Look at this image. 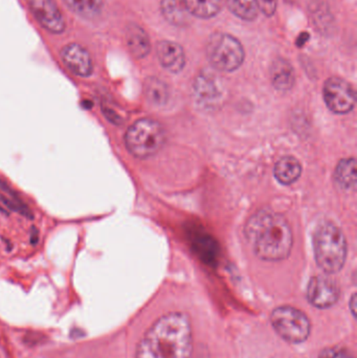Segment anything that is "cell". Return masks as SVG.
I'll use <instances>...</instances> for the list:
<instances>
[{"label":"cell","mask_w":357,"mask_h":358,"mask_svg":"<svg viewBox=\"0 0 357 358\" xmlns=\"http://www.w3.org/2000/svg\"><path fill=\"white\" fill-rule=\"evenodd\" d=\"M136 358H193L192 325L184 313L159 317L143 336Z\"/></svg>","instance_id":"cell-1"},{"label":"cell","mask_w":357,"mask_h":358,"mask_svg":"<svg viewBox=\"0 0 357 358\" xmlns=\"http://www.w3.org/2000/svg\"><path fill=\"white\" fill-rule=\"evenodd\" d=\"M245 234L254 252L262 260L277 262L291 254L293 231L286 219L278 213L258 212L247 222Z\"/></svg>","instance_id":"cell-2"},{"label":"cell","mask_w":357,"mask_h":358,"mask_svg":"<svg viewBox=\"0 0 357 358\" xmlns=\"http://www.w3.org/2000/svg\"><path fill=\"white\" fill-rule=\"evenodd\" d=\"M314 250L316 264L323 271L339 273L347 258V242L342 229L330 222L321 224L314 233Z\"/></svg>","instance_id":"cell-3"},{"label":"cell","mask_w":357,"mask_h":358,"mask_svg":"<svg viewBox=\"0 0 357 358\" xmlns=\"http://www.w3.org/2000/svg\"><path fill=\"white\" fill-rule=\"evenodd\" d=\"M165 142V132L159 122L140 119L125 134V145L132 157L145 159L156 155Z\"/></svg>","instance_id":"cell-4"},{"label":"cell","mask_w":357,"mask_h":358,"mask_svg":"<svg viewBox=\"0 0 357 358\" xmlns=\"http://www.w3.org/2000/svg\"><path fill=\"white\" fill-rule=\"evenodd\" d=\"M207 58L214 69L232 73L242 65L245 58L242 44L228 34H214L207 46Z\"/></svg>","instance_id":"cell-5"},{"label":"cell","mask_w":357,"mask_h":358,"mask_svg":"<svg viewBox=\"0 0 357 358\" xmlns=\"http://www.w3.org/2000/svg\"><path fill=\"white\" fill-rule=\"evenodd\" d=\"M272 328L280 338L291 344H301L309 338L312 323L309 317L293 306H280L270 315Z\"/></svg>","instance_id":"cell-6"},{"label":"cell","mask_w":357,"mask_h":358,"mask_svg":"<svg viewBox=\"0 0 357 358\" xmlns=\"http://www.w3.org/2000/svg\"><path fill=\"white\" fill-rule=\"evenodd\" d=\"M323 96L327 107L337 115H346L356 107V92L341 78H330L325 82Z\"/></svg>","instance_id":"cell-7"},{"label":"cell","mask_w":357,"mask_h":358,"mask_svg":"<svg viewBox=\"0 0 357 358\" xmlns=\"http://www.w3.org/2000/svg\"><path fill=\"white\" fill-rule=\"evenodd\" d=\"M306 296L308 302L316 308H330L339 300V286L330 278L316 275L308 283Z\"/></svg>","instance_id":"cell-8"},{"label":"cell","mask_w":357,"mask_h":358,"mask_svg":"<svg viewBox=\"0 0 357 358\" xmlns=\"http://www.w3.org/2000/svg\"><path fill=\"white\" fill-rule=\"evenodd\" d=\"M36 20L52 34H62L66 29L64 17L54 0H27Z\"/></svg>","instance_id":"cell-9"},{"label":"cell","mask_w":357,"mask_h":358,"mask_svg":"<svg viewBox=\"0 0 357 358\" xmlns=\"http://www.w3.org/2000/svg\"><path fill=\"white\" fill-rule=\"evenodd\" d=\"M60 57L66 69L78 77L88 78L94 73L92 56L81 44H66L61 50Z\"/></svg>","instance_id":"cell-10"},{"label":"cell","mask_w":357,"mask_h":358,"mask_svg":"<svg viewBox=\"0 0 357 358\" xmlns=\"http://www.w3.org/2000/svg\"><path fill=\"white\" fill-rule=\"evenodd\" d=\"M156 55L161 66L170 73H180L186 65L184 48L176 42L161 40L157 43Z\"/></svg>","instance_id":"cell-11"},{"label":"cell","mask_w":357,"mask_h":358,"mask_svg":"<svg viewBox=\"0 0 357 358\" xmlns=\"http://www.w3.org/2000/svg\"><path fill=\"white\" fill-rule=\"evenodd\" d=\"M270 80L277 90L289 92L296 83V73L293 65L286 59H275L270 65Z\"/></svg>","instance_id":"cell-12"},{"label":"cell","mask_w":357,"mask_h":358,"mask_svg":"<svg viewBox=\"0 0 357 358\" xmlns=\"http://www.w3.org/2000/svg\"><path fill=\"white\" fill-rule=\"evenodd\" d=\"M126 43L132 56L136 59H143L150 52L151 42L148 34L140 25H128L126 29Z\"/></svg>","instance_id":"cell-13"},{"label":"cell","mask_w":357,"mask_h":358,"mask_svg":"<svg viewBox=\"0 0 357 358\" xmlns=\"http://www.w3.org/2000/svg\"><path fill=\"white\" fill-rule=\"evenodd\" d=\"M161 10L163 18L175 27H187L190 24L192 15L189 12L184 0H161Z\"/></svg>","instance_id":"cell-14"},{"label":"cell","mask_w":357,"mask_h":358,"mask_svg":"<svg viewBox=\"0 0 357 358\" xmlns=\"http://www.w3.org/2000/svg\"><path fill=\"white\" fill-rule=\"evenodd\" d=\"M274 173L275 178L282 185H293L301 176L302 166L295 157H284L275 166Z\"/></svg>","instance_id":"cell-15"},{"label":"cell","mask_w":357,"mask_h":358,"mask_svg":"<svg viewBox=\"0 0 357 358\" xmlns=\"http://www.w3.org/2000/svg\"><path fill=\"white\" fill-rule=\"evenodd\" d=\"M63 2L71 12L85 19L100 16L104 8L103 0H63Z\"/></svg>","instance_id":"cell-16"},{"label":"cell","mask_w":357,"mask_h":358,"mask_svg":"<svg viewBox=\"0 0 357 358\" xmlns=\"http://www.w3.org/2000/svg\"><path fill=\"white\" fill-rule=\"evenodd\" d=\"M184 2L190 14L201 19L213 18L222 8V0H184Z\"/></svg>","instance_id":"cell-17"},{"label":"cell","mask_w":357,"mask_h":358,"mask_svg":"<svg viewBox=\"0 0 357 358\" xmlns=\"http://www.w3.org/2000/svg\"><path fill=\"white\" fill-rule=\"evenodd\" d=\"M335 181L342 189H354L356 187V162L354 159H346L340 162L335 173Z\"/></svg>","instance_id":"cell-18"},{"label":"cell","mask_w":357,"mask_h":358,"mask_svg":"<svg viewBox=\"0 0 357 358\" xmlns=\"http://www.w3.org/2000/svg\"><path fill=\"white\" fill-rule=\"evenodd\" d=\"M228 10L241 20L254 21L257 18V0H226Z\"/></svg>","instance_id":"cell-19"},{"label":"cell","mask_w":357,"mask_h":358,"mask_svg":"<svg viewBox=\"0 0 357 358\" xmlns=\"http://www.w3.org/2000/svg\"><path fill=\"white\" fill-rule=\"evenodd\" d=\"M145 92L147 98L155 105L163 104L167 102L169 90L167 85L157 78H149L145 83Z\"/></svg>","instance_id":"cell-20"},{"label":"cell","mask_w":357,"mask_h":358,"mask_svg":"<svg viewBox=\"0 0 357 358\" xmlns=\"http://www.w3.org/2000/svg\"><path fill=\"white\" fill-rule=\"evenodd\" d=\"M197 96L205 101L215 100L220 94V88L214 78L210 76H201L195 83Z\"/></svg>","instance_id":"cell-21"},{"label":"cell","mask_w":357,"mask_h":358,"mask_svg":"<svg viewBox=\"0 0 357 358\" xmlns=\"http://www.w3.org/2000/svg\"><path fill=\"white\" fill-rule=\"evenodd\" d=\"M0 201H1L2 204L6 206V208H10L13 212L19 213V214L22 215L25 218H34V215L33 213H31V208H29V206H27V204L21 200V198L19 197V196L15 197V196L6 195V194L0 192Z\"/></svg>","instance_id":"cell-22"},{"label":"cell","mask_w":357,"mask_h":358,"mask_svg":"<svg viewBox=\"0 0 357 358\" xmlns=\"http://www.w3.org/2000/svg\"><path fill=\"white\" fill-rule=\"evenodd\" d=\"M319 358H354V357L346 349L330 347L321 351Z\"/></svg>","instance_id":"cell-23"},{"label":"cell","mask_w":357,"mask_h":358,"mask_svg":"<svg viewBox=\"0 0 357 358\" xmlns=\"http://www.w3.org/2000/svg\"><path fill=\"white\" fill-rule=\"evenodd\" d=\"M258 8L265 16L272 17L276 13L278 0H257Z\"/></svg>","instance_id":"cell-24"},{"label":"cell","mask_w":357,"mask_h":358,"mask_svg":"<svg viewBox=\"0 0 357 358\" xmlns=\"http://www.w3.org/2000/svg\"><path fill=\"white\" fill-rule=\"evenodd\" d=\"M102 113L104 115L105 119L110 123L115 124V125H121L123 123V119L121 115H117L113 109L109 108L107 106H102Z\"/></svg>","instance_id":"cell-25"},{"label":"cell","mask_w":357,"mask_h":358,"mask_svg":"<svg viewBox=\"0 0 357 358\" xmlns=\"http://www.w3.org/2000/svg\"><path fill=\"white\" fill-rule=\"evenodd\" d=\"M38 240H39V234H38V229L36 227H31V243L33 245H36L37 244Z\"/></svg>","instance_id":"cell-26"},{"label":"cell","mask_w":357,"mask_h":358,"mask_svg":"<svg viewBox=\"0 0 357 358\" xmlns=\"http://www.w3.org/2000/svg\"><path fill=\"white\" fill-rule=\"evenodd\" d=\"M357 300H356V294H354V296H352L351 300H350L349 302V307L350 309H351L352 315H354V317H356V309H357Z\"/></svg>","instance_id":"cell-27"},{"label":"cell","mask_w":357,"mask_h":358,"mask_svg":"<svg viewBox=\"0 0 357 358\" xmlns=\"http://www.w3.org/2000/svg\"><path fill=\"white\" fill-rule=\"evenodd\" d=\"M0 213L3 215H8V210L6 208H2L1 204H0Z\"/></svg>","instance_id":"cell-28"}]
</instances>
